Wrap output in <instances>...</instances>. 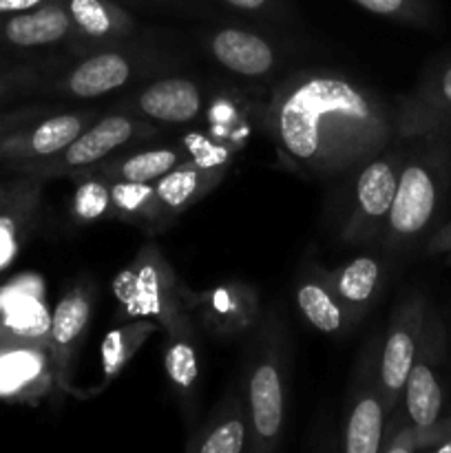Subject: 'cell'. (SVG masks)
I'll list each match as a JSON object with an SVG mask.
<instances>
[{
    "instance_id": "1",
    "label": "cell",
    "mask_w": 451,
    "mask_h": 453,
    "mask_svg": "<svg viewBox=\"0 0 451 453\" xmlns=\"http://www.w3.org/2000/svg\"><path fill=\"white\" fill-rule=\"evenodd\" d=\"M261 128L287 171L339 180L398 137L396 109L332 66H294L270 87Z\"/></svg>"
},
{
    "instance_id": "2",
    "label": "cell",
    "mask_w": 451,
    "mask_h": 453,
    "mask_svg": "<svg viewBox=\"0 0 451 453\" xmlns=\"http://www.w3.org/2000/svg\"><path fill=\"white\" fill-rule=\"evenodd\" d=\"M292 365V336L281 303L272 301L261 312L250 334L243 363L241 394L250 420L248 453H270L286 434L287 376Z\"/></svg>"
},
{
    "instance_id": "3",
    "label": "cell",
    "mask_w": 451,
    "mask_h": 453,
    "mask_svg": "<svg viewBox=\"0 0 451 453\" xmlns=\"http://www.w3.org/2000/svg\"><path fill=\"white\" fill-rule=\"evenodd\" d=\"M180 53L159 40L113 44L69 58L47 71L35 97L88 102L118 96L144 80L180 69Z\"/></svg>"
},
{
    "instance_id": "4",
    "label": "cell",
    "mask_w": 451,
    "mask_h": 453,
    "mask_svg": "<svg viewBox=\"0 0 451 453\" xmlns=\"http://www.w3.org/2000/svg\"><path fill=\"white\" fill-rule=\"evenodd\" d=\"M447 133L449 131L407 137L409 149L380 237V246L387 252H402L414 246L436 219L449 171Z\"/></svg>"
},
{
    "instance_id": "5",
    "label": "cell",
    "mask_w": 451,
    "mask_h": 453,
    "mask_svg": "<svg viewBox=\"0 0 451 453\" xmlns=\"http://www.w3.org/2000/svg\"><path fill=\"white\" fill-rule=\"evenodd\" d=\"M409 140L396 137L345 175L352 180L345 190L339 217V242L345 246H374L383 237L385 221L396 197L398 177L405 164Z\"/></svg>"
},
{
    "instance_id": "6",
    "label": "cell",
    "mask_w": 451,
    "mask_h": 453,
    "mask_svg": "<svg viewBox=\"0 0 451 453\" xmlns=\"http://www.w3.org/2000/svg\"><path fill=\"white\" fill-rule=\"evenodd\" d=\"M197 42L208 60L252 91L268 93L277 80L294 69V47L283 42L270 27L255 29L248 22H221L202 27Z\"/></svg>"
},
{
    "instance_id": "7",
    "label": "cell",
    "mask_w": 451,
    "mask_h": 453,
    "mask_svg": "<svg viewBox=\"0 0 451 453\" xmlns=\"http://www.w3.org/2000/svg\"><path fill=\"white\" fill-rule=\"evenodd\" d=\"M164 131L166 128L157 127V124H150L146 119L135 118V115L122 113V111L109 109L96 122L88 124L60 153L44 159H34V162L7 164V166L0 168L9 171L11 175H31L40 177V180L73 177L78 173L88 171L96 164L104 162L118 150L157 140Z\"/></svg>"
},
{
    "instance_id": "8",
    "label": "cell",
    "mask_w": 451,
    "mask_h": 453,
    "mask_svg": "<svg viewBox=\"0 0 451 453\" xmlns=\"http://www.w3.org/2000/svg\"><path fill=\"white\" fill-rule=\"evenodd\" d=\"M113 296L119 303V319H153L159 330L188 312L184 305V283L153 239L137 250L126 268L115 274Z\"/></svg>"
},
{
    "instance_id": "9",
    "label": "cell",
    "mask_w": 451,
    "mask_h": 453,
    "mask_svg": "<svg viewBox=\"0 0 451 453\" xmlns=\"http://www.w3.org/2000/svg\"><path fill=\"white\" fill-rule=\"evenodd\" d=\"M212 88L215 82L199 75L168 71L119 93L111 109L135 115L162 128L193 127L203 119Z\"/></svg>"
},
{
    "instance_id": "10",
    "label": "cell",
    "mask_w": 451,
    "mask_h": 453,
    "mask_svg": "<svg viewBox=\"0 0 451 453\" xmlns=\"http://www.w3.org/2000/svg\"><path fill=\"white\" fill-rule=\"evenodd\" d=\"M378 343L371 339L354 363L343 416V449L348 453H380L387 410L378 380Z\"/></svg>"
},
{
    "instance_id": "11",
    "label": "cell",
    "mask_w": 451,
    "mask_h": 453,
    "mask_svg": "<svg viewBox=\"0 0 451 453\" xmlns=\"http://www.w3.org/2000/svg\"><path fill=\"white\" fill-rule=\"evenodd\" d=\"M427 301L420 292H407L398 299L387 330L378 343V380L385 398V410L392 414L401 403L407 376L423 341Z\"/></svg>"
},
{
    "instance_id": "12",
    "label": "cell",
    "mask_w": 451,
    "mask_h": 453,
    "mask_svg": "<svg viewBox=\"0 0 451 453\" xmlns=\"http://www.w3.org/2000/svg\"><path fill=\"white\" fill-rule=\"evenodd\" d=\"M184 305L195 326L221 341L250 336L264 312L261 295L246 281H224L206 290L184 286Z\"/></svg>"
},
{
    "instance_id": "13",
    "label": "cell",
    "mask_w": 451,
    "mask_h": 453,
    "mask_svg": "<svg viewBox=\"0 0 451 453\" xmlns=\"http://www.w3.org/2000/svg\"><path fill=\"white\" fill-rule=\"evenodd\" d=\"M0 49L44 58L80 56V40L65 0L0 16Z\"/></svg>"
},
{
    "instance_id": "14",
    "label": "cell",
    "mask_w": 451,
    "mask_h": 453,
    "mask_svg": "<svg viewBox=\"0 0 451 453\" xmlns=\"http://www.w3.org/2000/svg\"><path fill=\"white\" fill-rule=\"evenodd\" d=\"M442 357H445V332L438 314L427 308L423 341L401 396L402 410L416 427H432L442 418V405H445V389L440 379Z\"/></svg>"
},
{
    "instance_id": "15",
    "label": "cell",
    "mask_w": 451,
    "mask_h": 453,
    "mask_svg": "<svg viewBox=\"0 0 451 453\" xmlns=\"http://www.w3.org/2000/svg\"><path fill=\"white\" fill-rule=\"evenodd\" d=\"M93 301H96V288H93L91 279L84 277L78 279L51 310L49 352H51L56 388H60L62 392H73L71 374H73L75 357L87 339Z\"/></svg>"
},
{
    "instance_id": "16",
    "label": "cell",
    "mask_w": 451,
    "mask_h": 453,
    "mask_svg": "<svg viewBox=\"0 0 451 453\" xmlns=\"http://www.w3.org/2000/svg\"><path fill=\"white\" fill-rule=\"evenodd\" d=\"M102 115L100 109H69L40 118L0 137V166L51 157Z\"/></svg>"
},
{
    "instance_id": "17",
    "label": "cell",
    "mask_w": 451,
    "mask_h": 453,
    "mask_svg": "<svg viewBox=\"0 0 451 453\" xmlns=\"http://www.w3.org/2000/svg\"><path fill=\"white\" fill-rule=\"evenodd\" d=\"M49 330L51 310L40 274L25 273L0 283V339L49 348Z\"/></svg>"
},
{
    "instance_id": "18",
    "label": "cell",
    "mask_w": 451,
    "mask_h": 453,
    "mask_svg": "<svg viewBox=\"0 0 451 453\" xmlns=\"http://www.w3.org/2000/svg\"><path fill=\"white\" fill-rule=\"evenodd\" d=\"M56 388L47 345L0 339V401L38 405Z\"/></svg>"
},
{
    "instance_id": "19",
    "label": "cell",
    "mask_w": 451,
    "mask_h": 453,
    "mask_svg": "<svg viewBox=\"0 0 451 453\" xmlns=\"http://www.w3.org/2000/svg\"><path fill=\"white\" fill-rule=\"evenodd\" d=\"M80 40V56L91 49L113 44L157 40L153 27H146L118 0H65Z\"/></svg>"
},
{
    "instance_id": "20",
    "label": "cell",
    "mask_w": 451,
    "mask_h": 453,
    "mask_svg": "<svg viewBox=\"0 0 451 453\" xmlns=\"http://www.w3.org/2000/svg\"><path fill=\"white\" fill-rule=\"evenodd\" d=\"M398 137H418L449 131L451 127V62L429 71L411 93L394 102Z\"/></svg>"
},
{
    "instance_id": "21",
    "label": "cell",
    "mask_w": 451,
    "mask_h": 453,
    "mask_svg": "<svg viewBox=\"0 0 451 453\" xmlns=\"http://www.w3.org/2000/svg\"><path fill=\"white\" fill-rule=\"evenodd\" d=\"M264 102L265 96L261 97L259 91H252L243 84L215 82L210 102H208V109L202 119L206 124L203 131L234 153H241L252 135L255 119L261 124Z\"/></svg>"
},
{
    "instance_id": "22",
    "label": "cell",
    "mask_w": 451,
    "mask_h": 453,
    "mask_svg": "<svg viewBox=\"0 0 451 453\" xmlns=\"http://www.w3.org/2000/svg\"><path fill=\"white\" fill-rule=\"evenodd\" d=\"M164 372L175 394L186 425H197L199 410V345L197 326L188 312L164 327Z\"/></svg>"
},
{
    "instance_id": "23",
    "label": "cell",
    "mask_w": 451,
    "mask_h": 453,
    "mask_svg": "<svg viewBox=\"0 0 451 453\" xmlns=\"http://www.w3.org/2000/svg\"><path fill=\"white\" fill-rule=\"evenodd\" d=\"M44 181L31 175L0 181V274L16 261L38 221Z\"/></svg>"
},
{
    "instance_id": "24",
    "label": "cell",
    "mask_w": 451,
    "mask_h": 453,
    "mask_svg": "<svg viewBox=\"0 0 451 453\" xmlns=\"http://www.w3.org/2000/svg\"><path fill=\"white\" fill-rule=\"evenodd\" d=\"M230 166L233 164L228 162L188 157L177 164L166 175L155 180L153 186L164 228H168L181 212H186L190 206L202 202L206 195H210L228 177Z\"/></svg>"
},
{
    "instance_id": "25",
    "label": "cell",
    "mask_w": 451,
    "mask_h": 453,
    "mask_svg": "<svg viewBox=\"0 0 451 453\" xmlns=\"http://www.w3.org/2000/svg\"><path fill=\"white\" fill-rule=\"evenodd\" d=\"M250 442L246 401L237 388L230 389L215 410L188 432V453H243Z\"/></svg>"
},
{
    "instance_id": "26",
    "label": "cell",
    "mask_w": 451,
    "mask_h": 453,
    "mask_svg": "<svg viewBox=\"0 0 451 453\" xmlns=\"http://www.w3.org/2000/svg\"><path fill=\"white\" fill-rule=\"evenodd\" d=\"M325 274L332 292L352 319L354 327H358L383 292L387 279L385 264L374 255H358L339 268H325Z\"/></svg>"
},
{
    "instance_id": "27",
    "label": "cell",
    "mask_w": 451,
    "mask_h": 453,
    "mask_svg": "<svg viewBox=\"0 0 451 453\" xmlns=\"http://www.w3.org/2000/svg\"><path fill=\"white\" fill-rule=\"evenodd\" d=\"M294 303L305 323L321 334L345 336L356 330L340 301L332 292L323 265H303L294 281Z\"/></svg>"
},
{
    "instance_id": "28",
    "label": "cell",
    "mask_w": 451,
    "mask_h": 453,
    "mask_svg": "<svg viewBox=\"0 0 451 453\" xmlns=\"http://www.w3.org/2000/svg\"><path fill=\"white\" fill-rule=\"evenodd\" d=\"M188 150L181 142L164 146H144L135 144L128 149L118 150L115 155L106 157L104 162L96 164L84 173H96L106 177L109 181H137V184H149L159 180L168 171L188 159ZM80 175V173H78Z\"/></svg>"
},
{
    "instance_id": "29",
    "label": "cell",
    "mask_w": 451,
    "mask_h": 453,
    "mask_svg": "<svg viewBox=\"0 0 451 453\" xmlns=\"http://www.w3.org/2000/svg\"><path fill=\"white\" fill-rule=\"evenodd\" d=\"M111 199H113L115 219L122 224L137 226L149 237L164 233L162 212H159L157 195L153 181L137 184V181H111Z\"/></svg>"
},
{
    "instance_id": "30",
    "label": "cell",
    "mask_w": 451,
    "mask_h": 453,
    "mask_svg": "<svg viewBox=\"0 0 451 453\" xmlns=\"http://www.w3.org/2000/svg\"><path fill=\"white\" fill-rule=\"evenodd\" d=\"M155 330H159V326L153 319H133L131 323L113 327V330L104 336L100 348L104 383H111L115 376H119L126 370L128 363H131L133 357L149 343V339L155 334Z\"/></svg>"
},
{
    "instance_id": "31",
    "label": "cell",
    "mask_w": 451,
    "mask_h": 453,
    "mask_svg": "<svg viewBox=\"0 0 451 453\" xmlns=\"http://www.w3.org/2000/svg\"><path fill=\"white\" fill-rule=\"evenodd\" d=\"M75 184L71 199V217L78 226H91L97 221L115 219L111 181L96 173H80L71 177Z\"/></svg>"
},
{
    "instance_id": "32",
    "label": "cell",
    "mask_w": 451,
    "mask_h": 453,
    "mask_svg": "<svg viewBox=\"0 0 451 453\" xmlns=\"http://www.w3.org/2000/svg\"><path fill=\"white\" fill-rule=\"evenodd\" d=\"M208 9H221L241 20L264 27L292 25L296 12L290 0H202Z\"/></svg>"
},
{
    "instance_id": "33",
    "label": "cell",
    "mask_w": 451,
    "mask_h": 453,
    "mask_svg": "<svg viewBox=\"0 0 451 453\" xmlns=\"http://www.w3.org/2000/svg\"><path fill=\"white\" fill-rule=\"evenodd\" d=\"M65 60H27L18 65H0V104L13 97L34 96L53 66Z\"/></svg>"
},
{
    "instance_id": "34",
    "label": "cell",
    "mask_w": 451,
    "mask_h": 453,
    "mask_svg": "<svg viewBox=\"0 0 451 453\" xmlns=\"http://www.w3.org/2000/svg\"><path fill=\"white\" fill-rule=\"evenodd\" d=\"M361 9L401 25L429 27L433 22L432 0H352Z\"/></svg>"
},
{
    "instance_id": "35",
    "label": "cell",
    "mask_w": 451,
    "mask_h": 453,
    "mask_svg": "<svg viewBox=\"0 0 451 453\" xmlns=\"http://www.w3.org/2000/svg\"><path fill=\"white\" fill-rule=\"evenodd\" d=\"M62 102H38V104H25L11 111H0V137L18 131L20 127L35 122L40 118L56 113Z\"/></svg>"
},
{
    "instance_id": "36",
    "label": "cell",
    "mask_w": 451,
    "mask_h": 453,
    "mask_svg": "<svg viewBox=\"0 0 451 453\" xmlns=\"http://www.w3.org/2000/svg\"><path fill=\"white\" fill-rule=\"evenodd\" d=\"M126 7L153 9V12H171V13H188V16H206L210 9L202 0H118Z\"/></svg>"
},
{
    "instance_id": "37",
    "label": "cell",
    "mask_w": 451,
    "mask_h": 453,
    "mask_svg": "<svg viewBox=\"0 0 451 453\" xmlns=\"http://www.w3.org/2000/svg\"><path fill=\"white\" fill-rule=\"evenodd\" d=\"M451 252V221L436 230L427 242V255H447Z\"/></svg>"
},
{
    "instance_id": "38",
    "label": "cell",
    "mask_w": 451,
    "mask_h": 453,
    "mask_svg": "<svg viewBox=\"0 0 451 453\" xmlns=\"http://www.w3.org/2000/svg\"><path fill=\"white\" fill-rule=\"evenodd\" d=\"M44 3H49V0H0V16H4V13L27 12V9L40 7Z\"/></svg>"
},
{
    "instance_id": "39",
    "label": "cell",
    "mask_w": 451,
    "mask_h": 453,
    "mask_svg": "<svg viewBox=\"0 0 451 453\" xmlns=\"http://www.w3.org/2000/svg\"><path fill=\"white\" fill-rule=\"evenodd\" d=\"M445 264L451 265V252H447V255H445Z\"/></svg>"
}]
</instances>
